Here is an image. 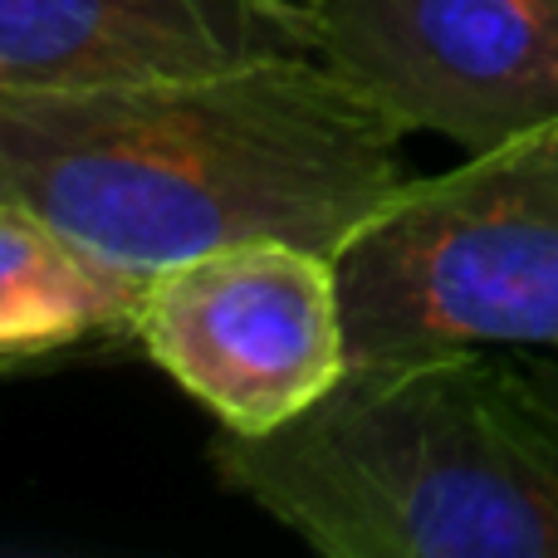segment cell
Returning a JSON list of instances; mask_svg holds the SVG:
<instances>
[{
  "mask_svg": "<svg viewBox=\"0 0 558 558\" xmlns=\"http://www.w3.org/2000/svg\"><path fill=\"white\" fill-rule=\"evenodd\" d=\"M348 353H558V118L407 186L338 251Z\"/></svg>",
  "mask_w": 558,
  "mask_h": 558,
  "instance_id": "3",
  "label": "cell"
},
{
  "mask_svg": "<svg viewBox=\"0 0 558 558\" xmlns=\"http://www.w3.org/2000/svg\"><path fill=\"white\" fill-rule=\"evenodd\" d=\"M520 367H524V377H530V387H534V397H539L544 407L558 416V357L554 353H530V357H520Z\"/></svg>",
  "mask_w": 558,
  "mask_h": 558,
  "instance_id": "8",
  "label": "cell"
},
{
  "mask_svg": "<svg viewBox=\"0 0 558 558\" xmlns=\"http://www.w3.org/2000/svg\"><path fill=\"white\" fill-rule=\"evenodd\" d=\"M133 338L231 436H265L348 373L338 255L251 235L143 279Z\"/></svg>",
  "mask_w": 558,
  "mask_h": 558,
  "instance_id": "4",
  "label": "cell"
},
{
  "mask_svg": "<svg viewBox=\"0 0 558 558\" xmlns=\"http://www.w3.org/2000/svg\"><path fill=\"white\" fill-rule=\"evenodd\" d=\"M211 465L328 558H558V416L490 348L348 363L294 422L221 432Z\"/></svg>",
  "mask_w": 558,
  "mask_h": 558,
  "instance_id": "2",
  "label": "cell"
},
{
  "mask_svg": "<svg viewBox=\"0 0 558 558\" xmlns=\"http://www.w3.org/2000/svg\"><path fill=\"white\" fill-rule=\"evenodd\" d=\"M143 279L123 275L35 216L0 206V377L133 338Z\"/></svg>",
  "mask_w": 558,
  "mask_h": 558,
  "instance_id": "7",
  "label": "cell"
},
{
  "mask_svg": "<svg viewBox=\"0 0 558 558\" xmlns=\"http://www.w3.org/2000/svg\"><path fill=\"white\" fill-rule=\"evenodd\" d=\"M318 59L397 133L465 157L558 118V0H308Z\"/></svg>",
  "mask_w": 558,
  "mask_h": 558,
  "instance_id": "5",
  "label": "cell"
},
{
  "mask_svg": "<svg viewBox=\"0 0 558 558\" xmlns=\"http://www.w3.org/2000/svg\"><path fill=\"white\" fill-rule=\"evenodd\" d=\"M318 59L308 0H0V88H143Z\"/></svg>",
  "mask_w": 558,
  "mask_h": 558,
  "instance_id": "6",
  "label": "cell"
},
{
  "mask_svg": "<svg viewBox=\"0 0 558 558\" xmlns=\"http://www.w3.org/2000/svg\"><path fill=\"white\" fill-rule=\"evenodd\" d=\"M402 186V133L324 59L143 88H0V206L137 279L251 235L338 255Z\"/></svg>",
  "mask_w": 558,
  "mask_h": 558,
  "instance_id": "1",
  "label": "cell"
}]
</instances>
